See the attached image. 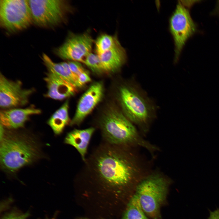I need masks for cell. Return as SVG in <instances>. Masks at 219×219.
<instances>
[{
	"label": "cell",
	"instance_id": "1",
	"mask_svg": "<svg viewBox=\"0 0 219 219\" xmlns=\"http://www.w3.org/2000/svg\"><path fill=\"white\" fill-rule=\"evenodd\" d=\"M130 148L105 143L85 161L88 186L83 195L111 214L114 213L123 191L144 173L138 156Z\"/></svg>",
	"mask_w": 219,
	"mask_h": 219
},
{
	"label": "cell",
	"instance_id": "2",
	"mask_svg": "<svg viewBox=\"0 0 219 219\" xmlns=\"http://www.w3.org/2000/svg\"><path fill=\"white\" fill-rule=\"evenodd\" d=\"M1 166L9 173L16 172L41 157L39 144L29 134L16 131L5 132L0 137Z\"/></svg>",
	"mask_w": 219,
	"mask_h": 219
},
{
	"label": "cell",
	"instance_id": "3",
	"mask_svg": "<svg viewBox=\"0 0 219 219\" xmlns=\"http://www.w3.org/2000/svg\"><path fill=\"white\" fill-rule=\"evenodd\" d=\"M99 125L106 143L127 147L139 146L151 153L158 150L140 136L133 123L116 108H108L101 116Z\"/></svg>",
	"mask_w": 219,
	"mask_h": 219
},
{
	"label": "cell",
	"instance_id": "4",
	"mask_svg": "<svg viewBox=\"0 0 219 219\" xmlns=\"http://www.w3.org/2000/svg\"><path fill=\"white\" fill-rule=\"evenodd\" d=\"M121 110L133 124L147 132L156 116V107L146 93L134 81L121 85L117 93Z\"/></svg>",
	"mask_w": 219,
	"mask_h": 219
},
{
	"label": "cell",
	"instance_id": "5",
	"mask_svg": "<svg viewBox=\"0 0 219 219\" xmlns=\"http://www.w3.org/2000/svg\"><path fill=\"white\" fill-rule=\"evenodd\" d=\"M168 180L158 173L144 178L139 182L135 195L145 214L151 219H160V207L165 200Z\"/></svg>",
	"mask_w": 219,
	"mask_h": 219
},
{
	"label": "cell",
	"instance_id": "6",
	"mask_svg": "<svg viewBox=\"0 0 219 219\" xmlns=\"http://www.w3.org/2000/svg\"><path fill=\"white\" fill-rule=\"evenodd\" d=\"M33 22L29 0H1L0 24L9 32L25 29Z\"/></svg>",
	"mask_w": 219,
	"mask_h": 219
},
{
	"label": "cell",
	"instance_id": "7",
	"mask_svg": "<svg viewBox=\"0 0 219 219\" xmlns=\"http://www.w3.org/2000/svg\"><path fill=\"white\" fill-rule=\"evenodd\" d=\"M33 22L41 27H52L64 19L68 10L65 1L59 0H30Z\"/></svg>",
	"mask_w": 219,
	"mask_h": 219
},
{
	"label": "cell",
	"instance_id": "8",
	"mask_svg": "<svg viewBox=\"0 0 219 219\" xmlns=\"http://www.w3.org/2000/svg\"><path fill=\"white\" fill-rule=\"evenodd\" d=\"M169 28L174 40L176 61L187 40L196 30L189 10L180 1L170 18Z\"/></svg>",
	"mask_w": 219,
	"mask_h": 219
},
{
	"label": "cell",
	"instance_id": "9",
	"mask_svg": "<svg viewBox=\"0 0 219 219\" xmlns=\"http://www.w3.org/2000/svg\"><path fill=\"white\" fill-rule=\"evenodd\" d=\"M33 89H24L20 81L11 80L0 75V106L3 109L18 108L27 104Z\"/></svg>",
	"mask_w": 219,
	"mask_h": 219
},
{
	"label": "cell",
	"instance_id": "10",
	"mask_svg": "<svg viewBox=\"0 0 219 219\" xmlns=\"http://www.w3.org/2000/svg\"><path fill=\"white\" fill-rule=\"evenodd\" d=\"M93 40L88 33L71 34L65 42L56 49V54L61 58L84 62L91 51Z\"/></svg>",
	"mask_w": 219,
	"mask_h": 219
},
{
	"label": "cell",
	"instance_id": "11",
	"mask_svg": "<svg viewBox=\"0 0 219 219\" xmlns=\"http://www.w3.org/2000/svg\"><path fill=\"white\" fill-rule=\"evenodd\" d=\"M104 92L102 83L97 82L91 85L79 100L71 125H78L101 101Z\"/></svg>",
	"mask_w": 219,
	"mask_h": 219
},
{
	"label": "cell",
	"instance_id": "12",
	"mask_svg": "<svg viewBox=\"0 0 219 219\" xmlns=\"http://www.w3.org/2000/svg\"><path fill=\"white\" fill-rule=\"evenodd\" d=\"M47 91L46 97L62 100L74 95L76 88L55 74L47 71L44 78Z\"/></svg>",
	"mask_w": 219,
	"mask_h": 219
},
{
	"label": "cell",
	"instance_id": "13",
	"mask_svg": "<svg viewBox=\"0 0 219 219\" xmlns=\"http://www.w3.org/2000/svg\"><path fill=\"white\" fill-rule=\"evenodd\" d=\"M41 112L40 109L32 107L2 109L0 113L1 124L10 129L22 128L30 116Z\"/></svg>",
	"mask_w": 219,
	"mask_h": 219
},
{
	"label": "cell",
	"instance_id": "14",
	"mask_svg": "<svg viewBox=\"0 0 219 219\" xmlns=\"http://www.w3.org/2000/svg\"><path fill=\"white\" fill-rule=\"evenodd\" d=\"M98 55L103 72L106 73L119 70L127 60L126 51L119 41L111 49Z\"/></svg>",
	"mask_w": 219,
	"mask_h": 219
},
{
	"label": "cell",
	"instance_id": "15",
	"mask_svg": "<svg viewBox=\"0 0 219 219\" xmlns=\"http://www.w3.org/2000/svg\"><path fill=\"white\" fill-rule=\"evenodd\" d=\"M95 130L93 127L84 129H74L67 134L64 142L74 147L85 161L89 144Z\"/></svg>",
	"mask_w": 219,
	"mask_h": 219
},
{
	"label": "cell",
	"instance_id": "16",
	"mask_svg": "<svg viewBox=\"0 0 219 219\" xmlns=\"http://www.w3.org/2000/svg\"><path fill=\"white\" fill-rule=\"evenodd\" d=\"M42 59L48 71L59 76L76 88L79 87L78 77L72 72L68 62L55 63L44 53L42 54Z\"/></svg>",
	"mask_w": 219,
	"mask_h": 219
},
{
	"label": "cell",
	"instance_id": "17",
	"mask_svg": "<svg viewBox=\"0 0 219 219\" xmlns=\"http://www.w3.org/2000/svg\"><path fill=\"white\" fill-rule=\"evenodd\" d=\"M68 110L69 102L66 100L48 120L47 124L55 135L61 134L66 126L70 123Z\"/></svg>",
	"mask_w": 219,
	"mask_h": 219
},
{
	"label": "cell",
	"instance_id": "18",
	"mask_svg": "<svg viewBox=\"0 0 219 219\" xmlns=\"http://www.w3.org/2000/svg\"><path fill=\"white\" fill-rule=\"evenodd\" d=\"M121 219H148L135 194L129 200Z\"/></svg>",
	"mask_w": 219,
	"mask_h": 219
},
{
	"label": "cell",
	"instance_id": "19",
	"mask_svg": "<svg viewBox=\"0 0 219 219\" xmlns=\"http://www.w3.org/2000/svg\"><path fill=\"white\" fill-rule=\"evenodd\" d=\"M119 41L116 36L104 34L99 36L95 42L96 54L99 55L113 48Z\"/></svg>",
	"mask_w": 219,
	"mask_h": 219
},
{
	"label": "cell",
	"instance_id": "20",
	"mask_svg": "<svg viewBox=\"0 0 219 219\" xmlns=\"http://www.w3.org/2000/svg\"><path fill=\"white\" fill-rule=\"evenodd\" d=\"M83 63L94 72L103 73L100 58L96 54L90 53L86 57Z\"/></svg>",
	"mask_w": 219,
	"mask_h": 219
},
{
	"label": "cell",
	"instance_id": "21",
	"mask_svg": "<svg viewBox=\"0 0 219 219\" xmlns=\"http://www.w3.org/2000/svg\"><path fill=\"white\" fill-rule=\"evenodd\" d=\"M29 216L28 212L22 213L14 211L5 214L1 219H27Z\"/></svg>",
	"mask_w": 219,
	"mask_h": 219
},
{
	"label": "cell",
	"instance_id": "22",
	"mask_svg": "<svg viewBox=\"0 0 219 219\" xmlns=\"http://www.w3.org/2000/svg\"><path fill=\"white\" fill-rule=\"evenodd\" d=\"M68 63L72 72L78 77L85 71L81 64L78 62L70 61Z\"/></svg>",
	"mask_w": 219,
	"mask_h": 219
},
{
	"label": "cell",
	"instance_id": "23",
	"mask_svg": "<svg viewBox=\"0 0 219 219\" xmlns=\"http://www.w3.org/2000/svg\"><path fill=\"white\" fill-rule=\"evenodd\" d=\"M91 81L90 75L88 72L85 70L78 76V82L79 87L84 85Z\"/></svg>",
	"mask_w": 219,
	"mask_h": 219
},
{
	"label": "cell",
	"instance_id": "24",
	"mask_svg": "<svg viewBox=\"0 0 219 219\" xmlns=\"http://www.w3.org/2000/svg\"><path fill=\"white\" fill-rule=\"evenodd\" d=\"M208 219H219V209L210 212Z\"/></svg>",
	"mask_w": 219,
	"mask_h": 219
},
{
	"label": "cell",
	"instance_id": "25",
	"mask_svg": "<svg viewBox=\"0 0 219 219\" xmlns=\"http://www.w3.org/2000/svg\"><path fill=\"white\" fill-rule=\"evenodd\" d=\"M77 219H89V218H83V217L81 218H81H77ZM100 219H105V218H102Z\"/></svg>",
	"mask_w": 219,
	"mask_h": 219
},
{
	"label": "cell",
	"instance_id": "26",
	"mask_svg": "<svg viewBox=\"0 0 219 219\" xmlns=\"http://www.w3.org/2000/svg\"><path fill=\"white\" fill-rule=\"evenodd\" d=\"M47 219H55L54 218H50H50H47Z\"/></svg>",
	"mask_w": 219,
	"mask_h": 219
}]
</instances>
